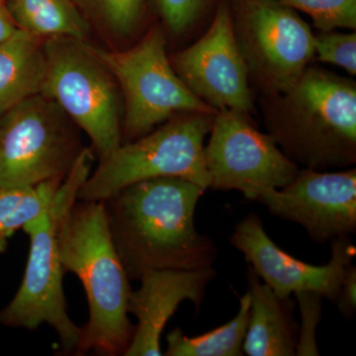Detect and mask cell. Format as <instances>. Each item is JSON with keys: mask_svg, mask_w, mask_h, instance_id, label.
Returning a JSON list of instances; mask_svg holds the SVG:
<instances>
[{"mask_svg": "<svg viewBox=\"0 0 356 356\" xmlns=\"http://www.w3.org/2000/svg\"><path fill=\"white\" fill-rule=\"evenodd\" d=\"M204 189L178 177L128 185L102 200L112 242L129 280L149 270L212 266L217 248L195 227Z\"/></svg>", "mask_w": 356, "mask_h": 356, "instance_id": "6da1fadb", "label": "cell"}, {"mask_svg": "<svg viewBox=\"0 0 356 356\" xmlns=\"http://www.w3.org/2000/svg\"><path fill=\"white\" fill-rule=\"evenodd\" d=\"M51 211L65 273L83 283L88 321L79 327L74 355H125L135 325L128 317L132 288L112 242L102 201L77 200V187L65 182L56 192Z\"/></svg>", "mask_w": 356, "mask_h": 356, "instance_id": "7a4b0ae2", "label": "cell"}, {"mask_svg": "<svg viewBox=\"0 0 356 356\" xmlns=\"http://www.w3.org/2000/svg\"><path fill=\"white\" fill-rule=\"evenodd\" d=\"M273 97L269 135L297 165L327 170L355 165V81L308 67L289 90Z\"/></svg>", "mask_w": 356, "mask_h": 356, "instance_id": "3957f363", "label": "cell"}, {"mask_svg": "<svg viewBox=\"0 0 356 356\" xmlns=\"http://www.w3.org/2000/svg\"><path fill=\"white\" fill-rule=\"evenodd\" d=\"M215 114L186 112L163 127L122 144L100 159L83 184L77 200L102 201L128 185L158 177H178L210 188L204 140Z\"/></svg>", "mask_w": 356, "mask_h": 356, "instance_id": "277c9868", "label": "cell"}, {"mask_svg": "<svg viewBox=\"0 0 356 356\" xmlns=\"http://www.w3.org/2000/svg\"><path fill=\"white\" fill-rule=\"evenodd\" d=\"M44 48L43 95L88 134L99 159H104L123 140L113 76L81 40L56 37L48 39Z\"/></svg>", "mask_w": 356, "mask_h": 356, "instance_id": "5b68a950", "label": "cell"}, {"mask_svg": "<svg viewBox=\"0 0 356 356\" xmlns=\"http://www.w3.org/2000/svg\"><path fill=\"white\" fill-rule=\"evenodd\" d=\"M91 49L123 91L124 133L129 142L151 132L177 113H217L178 76L166 55L165 36L159 30L149 32L129 50Z\"/></svg>", "mask_w": 356, "mask_h": 356, "instance_id": "8992f818", "label": "cell"}, {"mask_svg": "<svg viewBox=\"0 0 356 356\" xmlns=\"http://www.w3.org/2000/svg\"><path fill=\"white\" fill-rule=\"evenodd\" d=\"M60 109L41 93L0 117V188L67 177L83 149Z\"/></svg>", "mask_w": 356, "mask_h": 356, "instance_id": "52a82bcc", "label": "cell"}, {"mask_svg": "<svg viewBox=\"0 0 356 356\" xmlns=\"http://www.w3.org/2000/svg\"><path fill=\"white\" fill-rule=\"evenodd\" d=\"M248 74L270 96L286 92L315 58V35L280 0H238L233 18Z\"/></svg>", "mask_w": 356, "mask_h": 356, "instance_id": "ba28073f", "label": "cell"}, {"mask_svg": "<svg viewBox=\"0 0 356 356\" xmlns=\"http://www.w3.org/2000/svg\"><path fill=\"white\" fill-rule=\"evenodd\" d=\"M204 156L210 188L241 191L248 200L282 188L299 172L269 134L257 130L247 115L229 109L215 114Z\"/></svg>", "mask_w": 356, "mask_h": 356, "instance_id": "9c48e42d", "label": "cell"}, {"mask_svg": "<svg viewBox=\"0 0 356 356\" xmlns=\"http://www.w3.org/2000/svg\"><path fill=\"white\" fill-rule=\"evenodd\" d=\"M23 231L30 238L24 277L15 296L0 311V325L30 331L41 325H50L58 334L64 353H74L79 327L67 312L63 287L65 271L58 254L51 208L43 216L25 225Z\"/></svg>", "mask_w": 356, "mask_h": 356, "instance_id": "30bf717a", "label": "cell"}, {"mask_svg": "<svg viewBox=\"0 0 356 356\" xmlns=\"http://www.w3.org/2000/svg\"><path fill=\"white\" fill-rule=\"evenodd\" d=\"M185 86L211 108L250 117L254 110L250 74L228 7H220L205 34L170 60Z\"/></svg>", "mask_w": 356, "mask_h": 356, "instance_id": "8fae6325", "label": "cell"}, {"mask_svg": "<svg viewBox=\"0 0 356 356\" xmlns=\"http://www.w3.org/2000/svg\"><path fill=\"white\" fill-rule=\"evenodd\" d=\"M255 200L273 216L298 224L312 240L324 243L356 232V170L329 172L303 168L280 189Z\"/></svg>", "mask_w": 356, "mask_h": 356, "instance_id": "7c38bea8", "label": "cell"}, {"mask_svg": "<svg viewBox=\"0 0 356 356\" xmlns=\"http://www.w3.org/2000/svg\"><path fill=\"white\" fill-rule=\"evenodd\" d=\"M229 243L275 294L287 298L298 292H314L336 302L346 269L353 264L355 247L348 236L332 241V259L325 266H312L278 247L264 229L261 217L250 213L234 228Z\"/></svg>", "mask_w": 356, "mask_h": 356, "instance_id": "4fadbf2b", "label": "cell"}, {"mask_svg": "<svg viewBox=\"0 0 356 356\" xmlns=\"http://www.w3.org/2000/svg\"><path fill=\"white\" fill-rule=\"evenodd\" d=\"M216 277L212 266L198 269H159L140 276V286L131 291L128 313L137 318L130 346L124 356H161V337L170 318L184 301L199 310L206 288Z\"/></svg>", "mask_w": 356, "mask_h": 356, "instance_id": "5bb4252c", "label": "cell"}, {"mask_svg": "<svg viewBox=\"0 0 356 356\" xmlns=\"http://www.w3.org/2000/svg\"><path fill=\"white\" fill-rule=\"evenodd\" d=\"M247 280L250 308L243 353L248 356L296 355L299 325L291 297L278 296L250 266Z\"/></svg>", "mask_w": 356, "mask_h": 356, "instance_id": "9a60e30c", "label": "cell"}, {"mask_svg": "<svg viewBox=\"0 0 356 356\" xmlns=\"http://www.w3.org/2000/svg\"><path fill=\"white\" fill-rule=\"evenodd\" d=\"M46 56L41 38L17 29L0 43V117L18 103L43 95Z\"/></svg>", "mask_w": 356, "mask_h": 356, "instance_id": "2e32d148", "label": "cell"}, {"mask_svg": "<svg viewBox=\"0 0 356 356\" xmlns=\"http://www.w3.org/2000/svg\"><path fill=\"white\" fill-rule=\"evenodd\" d=\"M6 10L18 29L39 38L84 41L89 33L88 21L72 0H7Z\"/></svg>", "mask_w": 356, "mask_h": 356, "instance_id": "e0dca14e", "label": "cell"}, {"mask_svg": "<svg viewBox=\"0 0 356 356\" xmlns=\"http://www.w3.org/2000/svg\"><path fill=\"white\" fill-rule=\"evenodd\" d=\"M250 297H240L236 317L227 324L197 337L185 336L179 327L166 337V356H242L243 346L250 317Z\"/></svg>", "mask_w": 356, "mask_h": 356, "instance_id": "ac0fdd59", "label": "cell"}, {"mask_svg": "<svg viewBox=\"0 0 356 356\" xmlns=\"http://www.w3.org/2000/svg\"><path fill=\"white\" fill-rule=\"evenodd\" d=\"M64 180L0 188V254L6 252L9 238L17 229L50 211L56 192Z\"/></svg>", "mask_w": 356, "mask_h": 356, "instance_id": "d6986e66", "label": "cell"}, {"mask_svg": "<svg viewBox=\"0 0 356 356\" xmlns=\"http://www.w3.org/2000/svg\"><path fill=\"white\" fill-rule=\"evenodd\" d=\"M310 16L321 31L355 30L356 0H280Z\"/></svg>", "mask_w": 356, "mask_h": 356, "instance_id": "ffe728a7", "label": "cell"}, {"mask_svg": "<svg viewBox=\"0 0 356 356\" xmlns=\"http://www.w3.org/2000/svg\"><path fill=\"white\" fill-rule=\"evenodd\" d=\"M96 21L117 36L130 34L142 15L144 0H77Z\"/></svg>", "mask_w": 356, "mask_h": 356, "instance_id": "44dd1931", "label": "cell"}, {"mask_svg": "<svg viewBox=\"0 0 356 356\" xmlns=\"http://www.w3.org/2000/svg\"><path fill=\"white\" fill-rule=\"evenodd\" d=\"M315 58L325 64L341 67L350 76L356 74V34L322 31L315 36Z\"/></svg>", "mask_w": 356, "mask_h": 356, "instance_id": "7402d4cb", "label": "cell"}, {"mask_svg": "<svg viewBox=\"0 0 356 356\" xmlns=\"http://www.w3.org/2000/svg\"><path fill=\"white\" fill-rule=\"evenodd\" d=\"M300 312H301V325L298 331L296 355H318L316 331L322 318V296L318 293H296Z\"/></svg>", "mask_w": 356, "mask_h": 356, "instance_id": "603a6c76", "label": "cell"}, {"mask_svg": "<svg viewBox=\"0 0 356 356\" xmlns=\"http://www.w3.org/2000/svg\"><path fill=\"white\" fill-rule=\"evenodd\" d=\"M208 0H156L168 29L181 34L191 27L202 13Z\"/></svg>", "mask_w": 356, "mask_h": 356, "instance_id": "cb8c5ba5", "label": "cell"}, {"mask_svg": "<svg viewBox=\"0 0 356 356\" xmlns=\"http://www.w3.org/2000/svg\"><path fill=\"white\" fill-rule=\"evenodd\" d=\"M339 311L346 318H353L356 310V267L350 264L346 269L336 301Z\"/></svg>", "mask_w": 356, "mask_h": 356, "instance_id": "d4e9b609", "label": "cell"}, {"mask_svg": "<svg viewBox=\"0 0 356 356\" xmlns=\"http://www.w3.org/2000/svg\"><path fill=\"white\" fill-rule=\"evenodd\" d=\"M17 29L10 15L7 13L6 7L3 3H0V43L8 39Z\"/></svg>", "mask_w": 356, "mask_h": 356, "instance_id": "484cf974", "label": "cell"}, {"mask_svg": "<svg viewBox=\"0 0 356 356\" xmlns=\"http://www.w3.org/2000/svg\"><path fill=\"white\" fill-rule=\"evenodd\" d=\"M0 3H3V0H0Z\"/></svg>", "mask_w": 356, "mask_h": 356, "instance_id": "4316f807", "label": "cell"}]
</instances>
